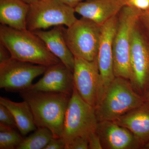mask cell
Masks as SVG:
<instances>
[{
    "label": "cell",
    "mask_w": 149,
    "mask_h": 149,
    "mask_svg": "<svg viewBox=\"0 0 149 149\" xmlns=\"http://www.w3.org/2000/svg\"><path fill=\"white\" fill-rule=\"evenodd\" d=\"M146 100L149 103V90L145 97Z\"/></svg>",
    "instance_id": "cell-30"
},
{
    "label": "cell",
    "mask_w": 149,
    "mask_h": 149,
    "mask_svg": "<svg viewBox=\"0 0 149 149\" xmlns=\"http://www.w3.org/2000/svg\"><path fill=\"white\" fill-rule=\"evenodd\" d=\"M138 23L149 39V9L141 12Z\"/></svg>",
    "instance_id": "cell-22"
},
{
    "label": "cell",
    "mask_w": 149,
    "mask_h": 149,
    "mask_svg": "<svg viewBox=\"0 0 149 149\" xmlns=\"http://www.w3.org/2000/svg\"><path fill=\"white\" fill-rule=\"evenodd\" d=\"M75 13L74 8L58 0H40L30 4L27 29L34 32L52 26L69 27L77 19Z\"/></svg>",
    "instance_id": "cell-7"
},
{
    "label": "cell",
    "mask_w": 149,
    "mask_h": 149,
    "mask_svg": "<svg viewBox=\"0 0 149 149\" xmlns=\"http://www.w3.org/2000/svg\"><path fill=\"white\" fill-rule=\"evenodd\" d=\"M22 1L27 3H28L29 4H31L33 3L40 1V0H22Z\"/></svg>",
    "instance_id": "cell-29"
},
{
    "label": "cell",
    "mask_w": 149,
    "mask_h": 149,
    "mask_svg": "<svg viewBox=\"0 0 149 149\" xmlns=\"http://www.w3.org/2000/svg\"><path fill=\"white\" fill-rule=\"evenodd\" d=\"M0 43L17 60L47 67L61 62L40 37L28 29L19 30L1 24Z\"/></svg>",
    "instance_id": "cell-2"
},
{
    "label": "cell",
    "mask_w": 149,
    "mask_h": 149,
    "mask_svg": "<svg viewBox=\"0 0 149 149\" xmlns=\"http://www.w3.org/2000/svg\"><path fill=\"white\" fill-rule=\"evenodd\" d=\"M89 149H102L101 141L98 134L96 132H93L88 137Z\"/></svg>",
    "instance_id": "cell-25"
},
{
    "label": "cell",
    "mask_w": 149,
    "mask_h": 149,
    "mask_svg": "<svg viewBox=\"0 0 149 149\" xmlns=\"http://www.w3.org/2000/svg\"><path fill=\"white\" fill-rule=\"evenodd\" d=\"M64 28L60 25L49 31L38 30L33 32L42 40L50 52L73 72L74 57L65 42Z\"/></svg>",
    "instance_id": "cell-15"
},
{
    "label": "cell",
    "mask_w": 149,
    "mask_h": 149,
    "mask_svg": "<svg viewBox=\"0 0 149 149\" xmlns=\"http://www.w3.org/2000/svg\"><path fill=\"white\" fill-rule=\"evenodd\" d=\"M125 5L143 11L149 9V0H127Z\"/></svg>",
    "instance_id": "cell-24"
},
{
    "label": "cell",
    "mask_w": 149,
    "mask_h": 149,
    "mask_svg": "<svg viewBox=\"0 0 149 149\" xmlns=\"http://www.w3.org/2000/svg\"><path fill=\"white\" fill-rule=\"evenodd\" d=\"M54 136L46 128H37L23 141L16 149H45Z\"/></svg>",
    "instance_id": "cell-19"
},
{
    "label": "cell",
    "mask_w": 149,
    "mask_h": 149,
    "mask_svg": "<svg viewBox=\"0 0 149 149\" xmlns=\"http://www.w3.org/2000/svg\"><path fill=\"white\" fill-rule=\"evenodd\" d=\"M10 53L2 44L0 43V63L11 58Z\"/></svg>",
    "instance_id": "cell-27"
},
{
    "label": "cell",
    "mask_w": 149,
    "mask_h": 149,
    "mask_svg": "<svg viewBox=\"0 0 149 149\" xmlns=\"http://www.w3.org/2000/svg\"><path fill=\"white\" fill-rule=\"evenodd\" d=\"M113 121L131 131L144 147L149 143V103L146 101Z\"/></svg>",
    "instance_id": "cell-16"
},
{
    "label": "cell",
    "mask_w": 149,
    "mask_h": 149,
    "mask_svg": "<svg viewBox=\"0 0 149 149\" xmlns=\"http://www.w3.org/2000/svg\"><path fill=\"white\" fill-rule=\"evenodd\" d=\"M118 21L117 14L101 25V34L97 56L101 80L98 102L107 88L116 77L113 68V44Z\"/></svg>",
    "instance_id": "cell-11"
},
{
    "label": "cell",
    "mask_w": 149,
    "mask_h": 149,
    "mask_svg": "<svg viewBox=\"0 0 149 149\" xmlns=\"http://www.w3.org/2000/svg\"><path fill=\"white\" fill-rule=\"evenodd\" d=\"M74 88L73 72L60 62L47 67L43 77L28 90L63 93L71 96Z\"/></svg>",
    "instance_id": "cell-13"
},
{
    "label": "cell",
    "mask_w": 149,
    "mask_h": 149,
    "mask_svg": "<svg viewBox=\"0 0 149 149\" xmlns=\"http://www.w3.org/2000/svg\"><path fill=\"white\" fill-rule=\"evenodd\" d=\"M142 11L125 5L118 14V21L113 39V68L116 77L130 80L131 37Z\"/></svg>",
    "instance_id": "cell-4"
},
{
    "label": "cell",
    "mask_w": 149,
    "mask_h": 149,
    "mask_svg": "<svg viewBox=\"0 0 149 149\" xmlns=\"http://www.w3.org/2000/svg\"><path fill=\"white\" fill-rule=\"evenodd\" d=\"M125 5L123 0H85L74 9L82 17L101 26L117 15Z\"/></svg>",
    "instance_id": "cell-14"
},
{
    "label": "cell",
    "mask_w": 149,
    "mask_h": 149,
    "mask_svg": "<svg viewBox=\"0 0 149 149\" xmlns=\"http://www.w3.org/2000/svg\"><path fill=\"white\" fill-rule=\"evenodd\" d=\"M97 132L103 149L144 148L143 144L131 131L113 120L98 122Z\"/></svg>",
    "instance_id": "cell-12"
},
{
    "label": "cell",
    "mask_w": 149,
    "mask_h": 149,
    "mask_svg": "<svg viewBox=\"0 0 149 149\" xmlns=\"http://www.w3.org/2000/svg\"><path fill=\"white\" fill-rule=\"evenodd\" d=\"M30 4L22 0H0V22L13 29L26 30Z\"/></svg>",
    "instance_id": "cell-17"
},
{
    "label": "cell",
    "mask_w": 149,
    "mask_h": 149,
    "mask_svg": "<svg viewBox=\"0 0 149 149\" xmlns=\"http://www.w3.org/2000/svg\"><path fill=\"white\" fill-rule=\"evenodd\" d=\"M64 4L75 8L79 4L85 0H58Z\"/></svg>",
    "instance_id": "cell-28"
},
{
    "label": "cell",
    "mask_w": 149,
    "mask_h": 149,
    "mask_svg": "<svg viewBox=\"0 0 149 149\" xmlns=\"http://www.w3.org/2000/svg\"><path fill=\"white\" fill-rule=\"evenodd\" d=\"M144 149H149V142L145 146Z\"/></svg>",
    "instance_id": "cell-31"
},
{
    "label": "cell",
    "mask_w": 149,
    "mask_h": 149,
    "mask_svg": "<svg viewBox=\"0 0 149 149\" xmlns=\"http://www.w3.org/2000/svg\"><path fill=\"white\" fill-rule=\"evenodd\" d=\"M89 143L88 139L78 138L71 141L65 148V149H88Z\"/></svg>",
    "instance_id": "cell-23"
},
{
    "label": "cell",
    "mask_w": 149,
    "mask_h": 149,
    "mask_svg": "<svg viewBox=\"0 0 149 149\" xmlns=\"http://www.w3.org/2000/svg\"><path fill=\"white\" fill-rule=\"evenodd\" d=\"M130 68L131 85L145 97L149 90V39L138 22L131 35Z\"/></svg>",
    "instance_id": "cell-8"
},
{
    "label": "cell",
    "mask_w": 149,
    "mask_h": 149,
    "mask_svg": "<svg viewBox=\"0 0 149 149\" xmlns=\"http://www.w3.org/2000/svg\"><path fill=\"white\" fill-rule=\"evenodd\" d=\"M98 123L95 108L85 101L74 87L65 117L62 138L65 148L74 139H88L97 131Z\"/></svg>",
    "instance_id": "cell-5"
},
{
    "label": "cell",
    "mask_w": 149,
    "mask_h": 149,
    "mask_svg": "<svg viewBox=\"0 0 149 149\" xmlns=\"http://www.w3.org/2000/svg\"><path fill=\"white\" fill-rule=\"evenodd\" d=\"M47 67L11 58L0 63V88L13 93L27 91L33 80L44 74Z\"/></svg>",
    "instance_id": "cell-9"
},
{
    "label": "cell",
    "mask_w": 149,
    "mask_h": 149,
    "mask_svg": "<svg viewBox=\"0 0 149 149\" xmlns=\"http://www.w3.org/2000/svg\"><path fill=\"white\" fill-rule=\"evenodd\" d=\"M0 104L6 107L13 115L17 129L22 136H26L37 129L32 110L27 102L23 100L16 102L1 97Z\"/></svg>",
    "instance_id": "cell-18"
},
{
    "label": "cell",
    "mask_w": 149,
    "mask_h": 149,
    "mask_svg": "<svg viewBox=\"0 0 149 149\" xmlns=\"http://www.w3.org/2000/svg\"><path fill=\"white\" fill-rule=\"evenodd\" d=\"M24 139L15 129L0 124V149H17Z\"/></svg>",
    "instance_id": "cell-20"
},
{
    "label": "cell",
    "mask_w": 149,
    "mask_h": 149,
    "mask_svg": "<svg viewBox=\"0 0 149 149\" xmlns=\"http://www.w3.org/2000/svg\"><path fill=\"white\" fill-rule=\"evenodd\" d=\"M0 124L14 129L17 128L13 115L6 107L1 104H0Z\"/></svg>",
    "instance_id": "cell-21"
},
{
    "label": "cell",
    "mask_w": 149,
    "mask_h": 149,
    "mask_svg": "<svg viewBox=\"0 0 149 149\" xmlns=\"http://www.w3.org/2000/svg\"><path fill=\"white\" fill-rule=\"evenodd\" d=\"M123 2H124V3H125H125H126V1H127V0H123Z\"/></svg>",
    "instance_id": "cell-32"
},
{
    "label": "cell",
    "mask_w": 149,
    "mask_h": 149,
    "mask_svg": "<svg viewBox=\"0 0 149 149\" xmlns=\"http://www.w3.org/2000/svg\"><path fill=\"white\" fill-rule=\"evenodd\" d=\"M74 87L85 101L95 108L100 97V75L97 58L93 61L74 57Z\"/></svg>",
    "instance_id": "cell-10"
},
{
    "label": "cell",
    "mask_w": 149,
    "mask_h": 149,
    "mask_svg": "<svg viewBox=\"0 0 149 149\" xmlns=\"http://www.w3.org/2000/svg\"><path fill=\"white\" fill-rule=\"evenodd\" d=\"M32 110L37 128L49 129L62 138L65 117L71 95L63 93L27 91L19 93Z\"/></svg>",
    "instance_id": "cell-1"
},
{
    "label": "cell",
    "mask_w": 149,
    "mask_h": 149,
    "mask_svg": "<svg viewBox=\"0 0 149 149\" xmlns=\"http://www.w3.org/2000/svg\"><path fill=\"white\" fill-rule=\"evenodd\" d=\"M65 143L63 138H52L45 149H65Z\"/></svg>",
    "instance_id": "cell-26"
},
{
    "label": "cell",
    "mask_w": 149,
    "mask_h": 149,
    "mask_svg": "<svg viewBox=\"0 0 149 149\" xmlns=\"http://www.w3.org/2000/svg\"><path fill=\"white\" fill-rule=\"evenodd\" d=\"M101 34V26L82 17L64 30L65 42L74 57L88 61L97 58Z\"/></svg>",
    "instance_id": "cell-6"
},
{
    "label": "cell",
    "mask_w": 149,
    "mask_h": 149,
    "mask_svg": "<svg viewBox=\"0 0 149 149\" xmlns=\"http://www.w3.org/2000/svg\"><path fill=\"white\" fill-rule=\"evenodd\" d=\"M146 101L134 90L130 80L115 77L95 108L98 122L115 120Z\"/></svg>",
    "instance_id": "cell-3"
}]
</instances>
